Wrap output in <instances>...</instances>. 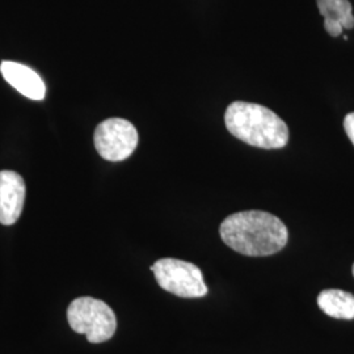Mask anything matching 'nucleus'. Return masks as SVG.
<instances>
[{
    "label": "nucleus",
    "mask_w": 354,
    "mask_h": 354,
    "mask_svg": "<svg viewBox=\"0 0 354 354\" xmlns=\"http://www.w3.org/2000/svg\"><path fill=\"white\" fill-rule=\"evenodd\" d=\"M222 241L235 252L244 256H270L285 248L289 232L276 215L250 210L228 215L221 223Z\"/></svg>",
    "instance_id": "obj_1"
},
{
    "label": "nucleus",
    "mask_w": 354,
    "mask_h": 354,
    "mask_svg": "<svg viewBox=\"0 0 354 354\" xmlns=\"http://www.w3.org/2000/svg\"><path fill=\"white\" fill-rule=\"evenodd\" d=\"M228 131L241 142L254 147L282 149L289 140V127L285 121L263 105L234 102L225 113Z\"/></svg>",
    "instance_id": "obj_2"
},
{
    "label": "nucleus",
    "mask_w": 354,
    "mask_h": 354,
    "mask_svg": "<svg viewBox=\"0 0 354 354\" xmlns=\"http://www.w3.org/2000/svg\"><path fill=\"white\" fill-rule=\"evenodd\" d=\"M70 327L76 333L86 335L92 344L108 342L117 329V317L114 311L100 299L80 297L73 301L67 310Z\"/></svg>",
    "instance_id": "obj_3"
},
{
    "label": "nucleus",
    "mask_w": 354,
    "mask_h": 354,
    "mask_svg": "<svg viewBox=\"0 0 354 354\" xmlns=\"http://www.w3.org/2000/svg\"><path fill=\"white\" fill-rule=\"evenodd\" d=\"M158 285L180 298H201L207 294L201 269L192 263L165 257L151 266Z\"/></svg>",
    "instance_id": "obj_4"
},
{
    "label": "nucleus",
    "mask_w": 354,
    "mask_h": 354,
    "mask_svg": "<svg viewBox=\"0 0 354 354\" xmlns=\"http://www.w3.org/2000/svg\"><path fill=\"white\" fill-rule=\"evenodd\" d=\"M95 147L102 159L122 162L131 156L138 146V131L124 118H108L95 130Z\"/></svg>",
    "instance_id": "obj_5"
},
{
    "label": "nucleus",
    "mask_w": 354,
    "mask_h": 354,
    "mask_svg": "<svg viewBox=\"0 0 354 354\" xmlns=\"http://www.w3.org/2000/svg\"><path fill=\"white\" fill-rule=\"evenodd\" d=\"M26 201V181L13 171L0 172V223L11 226L21 215Z\"/></svg>",
    "instance_id": "obj_6"
},
{
    "label": "nucleus",
    "mask_w": 354,
    "mask_h": 354,
    "mask_svg": "<svg viewBox=\"0 0 354 354\" xmlns=\"http://www.w3.org/2000/svg\"><path fill=\"white\" fill-rule=\"evenodd\" d=\"M0 71L4 79L30 100H42L46 93V87L41 76L26 64L4 61L0 64Z\"/></svg>",
    "instance_id": "obj_7"
},
{
    "label": "nucleus",
    "mask_w": 354,
    "mask_h": 354,
    "mask_svg": "<svg viewBox=\"0 0 354 354\" xmlns=\"http://www.w3.org/2000/svg\"><path fill=\"white\" fill-rule=\"evenodd\" d=\"M319 12L324 17V29L339 37L344 29H353L354 16L349 0H317Z\"/></svg>",
    "instance_id": "obj_8"
},
{
    "label": "nucleus",
    "mask_w": 354,
    "mask_h": 354,
    "mask_svg": "<svg viewBox=\"0 0 354 354\" xmlns=\"http://www.w3.org/2000/svg\"><path fill=\"white\" fill-rule=\"evenodd\" d=\"M317 306L330 317L352 320L354 319V295L339 289L323 290L317 297Z\"/></svg>",
    "instance_id": "obj_9"
},
{
    "label": "nucleus",
    "mask_w": 354,
    "mask_h": 354,
    "mask_svg": "<svg viewBox=\"0 0 354 354\" xmlns=\"http://www.w3.org/2000/svg\"><path fill=\"white\" fill-rule=\"evenodd\" d=\"M344 129L349 140H352L354 145V113H349L344 120Z\"/></svg>",
    "instance_id": "obj_10"
},
{
    "label": "nucleus",
    "mask_w": 354,
    "mask_h": 354,
    "mask_svg": "<svg viewBox=\"0 0 354 354\" xmlns=\"http://www.w3.org/2000/svg\"><path fill=\"white\" fill-rule=\"evenodd\" d=\"M352 272H353V277H354V264H353V268H352Z\"/></svg>",
    "instance_id": "obj_11"
}]
</instances>
